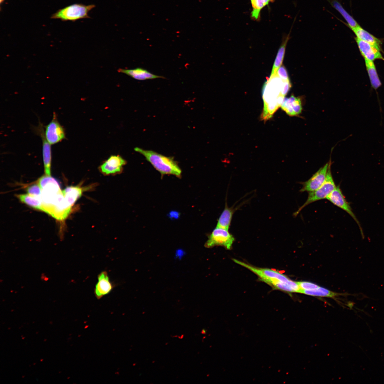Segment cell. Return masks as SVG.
Returning <instances> with one entry per match:
<instances>
[{"instance_id": "obj_4", "label": "cell", "mask_w": 384, "mask_h": 384, "mask_svg": "<svg viewBox=\"0 0 384 384\" xmlns=\"http://www.w3.org/2000/svg\"><path fill=\"white\" fill-rule=\"evenodd\" d=\"M253 323L238 310H225L198 334L200 343L208 351L229 350L242 346Z\"/></svg>"}, {"instance_id": "obj_9", "label": "cell", "mask_w": 384, "mask_h": 384, "mask_svg": "<svg viewBox=\"0 0 384 384\" xmlns=\"http://www.w3.org/2000/svg\"><path fill=\"white\" fill-rule=\"evenodd\" d=\"M9 0H0L1 8L4 7L8 2Z\"/></svg>"}, {"instance_id": "obj_6", "label": "cell", "mask_w": 384, "mask_h": 384, "mask_svg": "<svg viewBox=\"0 0 384 384\" xmlns=\"http://www.w3.org/2000/svg\"><path fill=\"white\" fill-rule=\"evenodd\" d=\"M235 142L254 149L270 159L277 161H289L313 156H329L324 152L309 149L295 141L281 135L263 139L238 137Z\"/></svg>"}, {"instance_id": "obj_2", "label": "cell", "mask_w": 384, "mask_h": 384, "mask_svg": "<svg viewBox=\"0 0 384 384\" xmlns=\"http://www.w3.org/2000/svg\"><path fill=\"white\" fill-rule=\"evenodd\" d=\"M190 14L188 9L149 7L117 19L103 31L102 36L145 43L162 38L181 36L178 25Z\"/></svg>"}, {"instance_id": "obj_5", "label": "cell", "mask_w": 384, "mask_h": 384, "mask_svg": "<svg viewBox=\"0 0 384 384\" xmlns=\"http://www.w3.org/2000/svg\"><path fill=\"white\" fill-rule=\"evenodd\" d=\"M85 256L83 250H79L76 255L75 262L77 267L80 270L85 282V311L89 344L90 348L102 351L103 326L102 289L90 275Z\"/></svg>"}, {"instance_id": "obj_1", "label": "cell", "mask_w": 384, "mask_h": 384, "mask_svg": "<svg viewBox=\"0 0 384 384\" xmlns=\"http://www.w3.org/2000/svg\"><path fill=\"white\" fill-rule=\"evenodd\" d=\"M268 299L284 309L324 350L343 349L356 354L362 352L363 339L346 315L277 294L269 296Z\"/></svg>"}, {"instance_id": "obj_3", "label": "cell", "mask_w": 384, "mask_h": 384, "mask_svg": "<svg viewBox=\"0 0 384 384\" xmlns=\"http://www.w3.org/2000/svg\"><path fill=\"white\" fill-rule=\"evenodd\" d=\"M90 272L98 287L107 289L132 276L128 256L117 243L110 227L105 237L90 254Z\"/></svg>"}, {"instance_id": "obj_8", "label": "cell", "mask_w": 384, "mask_h": 384, "mask_svg": "<svg viewBox=\"0 0 384 384\" xmlns=\"http://www.w3.org/2000/svg\"><path fill=\"white\" fill-rule=\"evenodd\" d=\"M53 384H83V377L75 366L61 370L51 377Z\"/></svg>"}, {"instance_id": "obj_7", "label": "cell", "mask_w": 384, "mask_h": 384, "mask_svg": "<svg viewBox=\"0 0 384 384\" xmlns=\"http://www.w3.org/2000/svg\"><path fill=\"white\" fill-rule=\"evenodd\" d=\"M194 371L193 366L165 372L164 369L153 371H142L132 374L124 381V384H171L181 382L188 378Z\"/></svg>"}]
</instances>
